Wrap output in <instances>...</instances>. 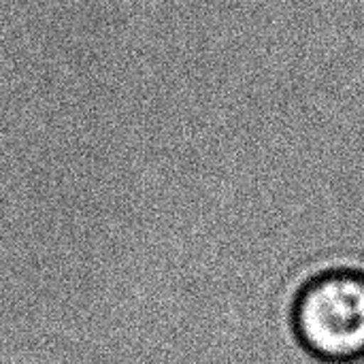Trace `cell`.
Masks as SVG:
<instances>
[{
	"mask_svg": "<svg viewBox=\"0 0 364 364\" xmlns=\"http://www.w3.org/2000/svg\"><path fill=\"white\" fill-rule=\"evenodd\" d=\"M292 324L303 348L326 363L364 358V275L331 271L299 294Z\"/></svg>",
	"mask_w": 364,
	"mask_h": 364,
	"instance_id": "6da1fadb",
	"label": "cell"
}]
</instances>
